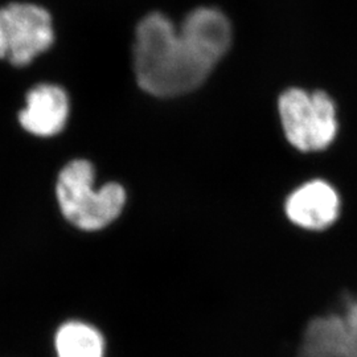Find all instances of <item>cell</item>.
<instances>
[{"label": "cell", "mask_w": 357, "mask_h": 357, "mask_svg": "<svg viewBox=\"0 0 357 357\" xmlns=\"http://www.w3.org/2000/svg\"><path fill=\"white\" fill-rule=\"evenodd\" d=\"M231 29L215 8L192 11L176 31L162 13L147 15L137 28L135 76L156 97H176L197 89L229 50Z\"/></svg>", "instance_id": "6da1fadb"}, {"label": "cell", "mask_w": 357, "mask_h": 357, "mask_svg": "<svg viewBox=\"0 0 357 357\" xmlns=\"http://www.w3.org/2000/svg\"><path fill=\"white\" fill-rule=\"evenodd\" d=\"M94 167L72 160L57 178L56 195L65 218L78 229L100 230L112 224L126 204V191L116 183L94 188Z\"/></svg>", "instance_id": "7a4b0ae2"}, {"label": "cell", "mask_w": 357, "mask_h": 357, "mask_svg": "<svg viewBox=\"0 0 357 357\" xmlns=\"http://www.w3.org/2000/svg\"><path fill=\"white\" fill-rule=\"evenodd\" d=\"M278 109L286 138L295 149L320 151L336 138V107L327 93L286 90L280 97Z\"/></svg>", "instance_id": "3957f363"}, {"label": "cell", "mask_w": 357, "mask_h": 357, "mask_svg": "<svg viewBox=\"0 0 357 357\" xmlns=\"http://www.w3.org/2000/svg\"><path fill=\"white\" fill-rule=\"evenodd\" d=\"M54 40L52 17L44 8L13 3L0 8V59L24 66L47 51Z\"/></svg>", "instance_id": "277c9868"}, {"label": "cell", "mask_w": 357, "mask_h": 357, "mask_svg": "<svg viewBox=\"0 0 357 357\" xmlns=\"http://www.w3.org/2000/svg\"><path fill=\"white\" fill-rule=\"evenodd\" d=\"M337 192L323 180H314L294 191L286 202V215L295 225L321 230L332 225L339 216Z\"/></svg>", "instance_id": "5b68a950"}, {"label": "cell", "mask_w": 357, "mask_h": 357, "mask_svg": "<svg viewBox=\"0 0 357 357\" xmlns=\"http://www.w3.org/2000/svg\"><path fill=\"white\" fill-rule=\"evenodd\" d=\"M26 103L19 121L28 132L38 137H53L63 131L69 115V100L60 86L38 85L28 91Z\"/></svg>", "instance_id": "8992f818"}, {"label": "cell", "mask_w": 357, "mask_h": 357, "mask_svg": "<svg viewBox=\"0 0 357 357\" xmlns=\"http://www.w3.org/2000/svg\"><path fill=\"white\" fill-rule=\"evenodd\" d=\"M298 357H357L356 340L342 317L317 318L307 326Z\"/></svg>", "instance_id": "52a82bcc"}, {"label": "cell", "mask_w": 357, "mask_h": 357, "mask_svg": "<svg viewBox=\"0 0 357 357\" xmlns=\"http://www.w3.org/2000/svg\"><path fill=\"white\" fill-rule=\"evenodd\" d=\"M102 335L79 321L64 324L56 335L59 357H103Z\"/></svg>", "instance_id": "ba28073f"}, {"label": "cell", "mask_w": 357, "mask_h": 357, "mask_svg": "<svg viewBox=\"0 0 357 357\" xmlns=\"http://www.w3.org/2000/svg\"><path fill=\"white\" fill-rule=\"evenodd\" d=\"M342 318L344 320L348 331L352 335V337L356 340L357 343V301L349 303L347 306L344 317H342Z\"/></svg>", "instance_id": "9c48e42d"}]
</instances>
